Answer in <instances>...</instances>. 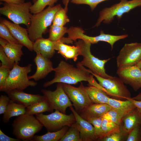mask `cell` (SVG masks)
Returning <instances> with one entry per match:
<instances>
[{"instance_id": "9c48e42d", "label": "cell", "mask_w": 141, "mask_h": 141, "mask_svg": "<svg viewBox=\"0 0 141 141\" xmlns=\"http://www.w3.org/2000/svg\"><path fill=\"white\" fill-rule=\"evenodd\" d=\"M36 117L49 132L57 131L65 126L71 127L76 121L73 113L66 115L57 110L48 115H37Z\"/></svg>"}, {"instance_id": "7bdbcfd3", "label": "cell", "mask_w": 141, "mask_h": 141, "mask_svg": "<svg viewBox=\"0 0 141 141\" xmlns=\"http://www.w3.org/2000/svg\"><path fill=\"white\" fill-rule=\"evenodd\" d=\"M20 139L16 138H13L9 137L5 134L0 129V141H20Z\"/></svg>"}, {"instance_id": "6da1fadb", "label": "cell", "mask_w": 141, "mask_h": 141, "mask_svg": "<svg viewBox=\"0 0 141 141\" xmlns=\"http://www.w3.org/2000/svg\"><path fill=\"white\" fill-rule=\"evenodd\" d=\"M77 67L63 60L60 61L57 66L54 68V78L45 83L44 87L49 86L56 83H60L69 84H75L82 81L90 83L94 78L93 76L87 71L84 67L78 62Z\"/></svg>"}, {"instance_id": "603a6c76", "label": "cell", "mask_w": 141, "mask_h": 141, "mask_svg": "<svg viewBox=\"0 0 141 141\" xmlns=\"http://www.w3.org/2000/svg\"><path fill=\"white\" fill-rule=\"evenodd\" d=\"M26 108L22 105L15 102L11 100L4 113L3 114L2 120L3 122L8 123L10 118L25 114Z\"/></svg>"}, {"instance_id": "7a4b0ae2", "label": "cell", "mask_w": 141, "mask_h": 141, "mask_svg": "<svg viewBox=\"0 0 141 141\" xmlns=\"http://www.w3.org/2000/svg\"><path fill=\"white\" fill-rule=\"evenodd\" d=\"M61 7L60 4L52 7L48 6L43 11L32 15L27 29L29 38L32 42L42 38L43 34H45L48 27L52 23L55 14Z\"/></svg>"}, {"instance_id": "816d5d0a", "label": "cell", "mask_w": 141, "mask_h": 141, "mask_svg": "<svg viewBox=\"0 0 141 141\" xmlns=\"http://www.w3.org/2000/svg\"><path fill=\"white\" fill-rule=\"evenodd\" d=\"M23 0V1H24V0Z\"/></svg>"}, {"instance_id": "f546056e", "label": "cell", "mask_w": 141, "mask_h": 141, "mask_svg": "<svg viewBox=\"0 0 141 141\" xmlns=\"http://www.w3.org/2000/svg\"><path fill=\"white\" fill-rule=\"evenodd\" d=\"M101 126L104 137L112 133L120 131V126L111 120L103 117Z\"/></svg>"}, {"instance_id": "8fae6325", "label": "cell", "mask_w": 141, "mask_h": 141, "mask_svg": "<svg viewBox=\"0 0 141 141\" xmlns=\"http://www.w3.org/2000/svg\"><path fill=\"white\" fill-rule=\"evenodd\" d=\"M40 91L49 103L52 111L55 110L66 114L67 108L73 106L64 90L61 83H57L54 91L42 89Z\"/></svg>"}, {"instance_id": "836d02e7", "label": "cell", "mask_w": 141, "mask_h": 141, "mask_svg": "<svg viewBox=\"0 0 141 141\" xmlns=\"http://www.w3.org/2000/svg\"><path fill=\"white\" fill-rule=\"evenodd\" d=\"M60 141H81L80 132L75 127L71 126Z\"/></svg>"}, {"instance_id": "44dd1931", "label": "cell", "mask_w": 141, "mask_h": 141, "mask_svg": "<svg viewBox=\"0 0 141 141\" xmlns=\"http://www.w3.org/2000/svg\"><path fill=\"white\" fill-rule=\"evenodd\" d=\"M56 42L48 38H42L36 40L33 43V50L36 53L40 54L44 58H51L55 53L54 46Z\"/></svg>"}, {"instance_id": "ee69618b", "label": "cell", "mask_w": 141, "mask_h": 141, "mask_svg": "<svg viewBox=\"0 0 141 141\" xmlns=\"http://www.w3.org/2000/svg\"><path fill=\"white\" fill-rule=\"evenodd\" d=\"M129 99L133 102L136 108L141 113V101H139L132 99L131 98Z\"/></svg>"}, {"instance_id": "e0dca14e", "label": "cell", "mask_w": 141, "mask_h": 141, "mask_svg": "<svg viewBox=\"0 0 141 141\" xmlns=\"http://www.w3.org/2000/svg\"><path fill=\"white\" fill-rule=\"evenodd\" d=\"M10 99L21 104L26 108L31 105L45 99L44 96L25 92L23 90H15L7 93Z\"/></svg>"}, {"instance_id": "4dcf8cb0", "label": "cell", "mask_w": 141, "mask_h": 141, "mask_svg": "<svg viewBox=\"0 0 141 141\" xmlns=\"http://www.w3.org/2000/svg\"><path fill=\"white\" fill-rule=\"evenodd\" d=\"M81 117L93 126L96 135L98 139V140L100 141L104 137V134L101 126L102 117L97 118L86 116Z\"/></svg>"}, {"instance_id": "d4e9b609", "label": "cell", "mask_w": 141, "mask_h": 141, "mask_svg": "<svg viewBox=\"0 0 141 141\" xmlns=\"http://www.w3.org/2000/svg\"><path fill=\"white\" fill-rule=\"evenodd\" d=\"M89 96L93 103L108 104L109 96L101 89L93 86L85 87Z\"/></svg>"}, {"instance_id": "e575fe53", "label": "cell", "mask_w": 141, "mask_h": 141, "mask_svg": "<svg viewBox=\"0 0 141 141\" xmlns=\"http://www.w3.org/2000/svg\"><path fill=\"white\" fill-rule=\"evenodd\" d=\"M125 116L123 113L112 108L105 114L103 117L111 120L120 126L122 119Z\"/></svg>"}, {"instance_id": "b9f144b4", "label": "cell", "mask_w": 141, "mask_h": 141, "mask_svg": "<svg viewBox=\"0 0 141 141\" xmlns=\"http://www.w3.org/2000/svg\"><path fill=\"white\" fill-rule=\"evenodd\" d=\"M11 100L8 96L1 95L0 96V114H3L6 111Z\"/></svg>"}, {"instance_id": "2e32d148", "label": "cell", "mask_w": 141, "mask_h": 141, "mask_svg": "<svg viewBox=\"0 0 141 141\" xmlns=\"http://www.w3.org/2000/svg\"><path fill=\"white\" fill-rule=\"evenodd\" d=\"M1 22L7 27L12 36L20 44L30 51H33L34 42L29 38L27 29L21 27L18 24L12 22L6 19L2 20Z\"/></svg>"}, {"instance_id": "7c38bea8", "label": "cell", "mask_w": 141, "mask_h": 141, "mask_svg": "<svg viewBox=\"0 0 141 141\" xmlns=\"http://www.w3.org/2000/svg\"><path fill=\"white\" fill-rule=\"evenodd\" d=\"M141 60V43L125 44L116 59L118 68L137 65Z\"/></svg>"}, {"instance_id": "74e56055", "label": "cell", "mask_w": 141, "mask_h": 141, "mask_svg": "<svg viewBox=\"0 0 141 141\" xmlns=\"http://www.w3.org/2000/svg\"><path fill=\"white\" fill-rule=\"evenodd\" d=\"M73 4H85L89 5L91 10H93L97 5L103 1L108 0H69Z\"/></svg>"}, {"instance_id": "d6986e66", "label": "cell", "mask_w": 141, "mask_h": 141, "mask_svg": "<svg viewBox=\"0 0 141 141\" xmlns=\"http://www.w3.org/2000/svg\"><path fill=\"white\" fill-rule=\"evenodd\" d=\"M67 42V38L63 37L62 39L56 42L54 49L66 60L72 59L75 61L78 59V56L81 55L80 47L77 45L71 46L64 44Z\"/></svg>"}, {"instance_id": "ab89813d", "label": "cell", "mask_w": 141, "mask_h": 141, "mask_svg": "<svg viewBox=\"0 0 141 141\" xmlns=\"http://www.w3.org/2000/svg\"><path fill=\"white\" fill-rule=\"evenodd\" d=\"M10 69L8 67L1 66L0 67V89L3 86L8 77Z\"/></svg>"}, {"instance_id": "484cf974", "label": "cell", "mask_w": 141, "mask_h": 141, "mask_svg": "<svg viewBox=\"0 0 141 141\" xmlns=\"http://www.w3.org/2000/svg\"><path fill=\"white\" fill-rule=\"evenodd\" d=\"M23 46L20 44L8 42L3 47L5 54L8 57L15 63L18 64L23 54L22 50Z\"/></svg>"}, {"instance_id": "83f0119b", "label": "cell", "mask_w": 141, "mask_h": 141, "mask_svg": "<svg viewBox=\"0 0 141 141\" xmlns=\"http://www.w3.org/2000/svg\"><path fill=\"white\" fill-rule=\"evenodd\" d=\"M46 111L52 112L49 103L45 99L26 108L25 114L36 115Z\"/></svg>"}, {"instance_id": "c3c4849f", "label": "cell", "mask_w": 141, "mask_h": 141, "mask_svg": "<svg viewBox=\"0 0 141 141\" xmlns=\"http://www.w3.org/2000/svg\"><path fill=\"white\" fill-rule=\"evenodd\" d=\"M132 99L139 101H141V92L139 93L137 96L131 98Z\"/></svg>"}, {"instance_id": "f6af8a7d", "label": "cell", "mask_w": 141, "mask_h": 141, "mask_svg": "<svg viewBox=\"0 0 141 141\" xmlns=\"http://www.w3.org/2000/svg\"><path fill=\"white\" fill-rule=\"evenodd\" d=\"M1 1H3L8 3L19 4L24 2L22 0H0Z\"/></svg>"}, {"instance_id": "4fadbf2b", "label": "cell", "mask_w": 141, "mask_h": 141, "mask_svg": "<svg viewBox=\"0 0 141 141\" xmlns=\"http://www.w3.org/2000/svg\"><path fill=\"white\" fill-rule=\"evenodd\" d=\"M62 84L64 91L78 113H81L87 106L93 103L82 82L78 87L66 84Z\"/></svg>"}, {"instance_id": "8992f818", "label": "cell", "mask_w": 141, "mask_h": 141, "mask_svg": "<svg viewBox=\"0 0 141 141\" xmlns=\"http://www.w3.org/2000/svg\"><path fill=\"white\" fill-rule=\"evenodd\" d=\"M141 6V0H121L110 7L104 8L99 13V16L95 27H98L102 22L109 24L116 16L120 19L125 13L137 7Z\"/></svg>"}, {"instance_id": "cb8c5ba5", "label": "cell", "mask_w": 141, "mask_h": 141, "mask_svg": "<svg viewBox=\"0 0 141 141\" xmlns=\"http://www.w3.org/2000/svg\"><path fill=\"white\" fill-rule=\"evenodd\" d=\"M108 104L112 109L120 111L125 115L136 108L129 98L127 100H121L109 98Z\"/></svg>"}, {"instance_id": "30bf717a", "label": "cell", "mask_w": 141, "mask_h": 141, "mask_svg": "<svg viewBox=\"0 0 141 141\" xmlns=\"http://www.w3.org/2000/svg\"><path fill=\"white\" fill-rule=\"evenodd\" d=\"M84 31L82 28L77 27H71L67 29V32L68 35V38L73 41H76L77 39H81L91 44H96L100 41L104 42L110 45L111 50L113 49L114 45L116 42L128 36L127 34L114 35L106 34L103 31H101L98 36L91 37L84 34Z\"/></svg>"}, {"instance_id": "bcb514c9", "label": "cell", "mask_w": 141, "mask_h": 141, "mask_svg": "<svg viewBox=\"0 0 141 141\" xmlns=\"http://www.w3.org/2000/svg\"><path fill=\"white\" fill-rule=\"evenodd\" d=\"M8 42L5 39L1 38H0V45L2 47H4L8 43Z\"/></svg>"}, {"instance_id": "52a82bcc", "label": "cell", "mask_w": 141, "mask_h": 141, "mask_svg": "<svg viewBox=\"0 0 141 141\" xmlns=\"http://www.w3.org/2000/svg\"><path fill=\"white\" fill-rule=\"evenodd\" d=\"M32 4L30 1L19 4L5 3L0 8V13L13 23L18 24H23L28 28L32 15L30 12Z\"/></svg>"}, {"instance_id": "f1b7e54d", "label": "cell", "mask_w": 141, "mask_h": 141, "mask_svg": "<svg viewBox=\"0 0 141 141\" xmlns=\"http://www.w3.org/2000/svg\"><path fill=\"white\" fill-rule=\"evenodd\" d=\"M67 29L64 26H58L52 24L50 26L48 39L54 42L62 39L67 33Z\"/></svg>"}, {"instance_id": "681fc988", "label": "cell", "mask_w": 141, "mask_h": 141, "mask_svg": "<svg viewBox=\"0 0 141 141\" xmlns=\"http://www.w3.org/2000/svg\"><path fill=\"white\" fill-rule=\"evenodd\" d=\"M137 66L141 70V60L137 64Z\"/></svg>"}, {"instance_id": "ffe728a7", "label": "cell", "mask_w": 141, "mask_h": 141, "mask_svg": "<svg viewBox=\"0 0 141 141\" xmlns=\"http://www.w3.org/2000/svg\"><path fill=\"white\" fill-rule=\"evenodd\" d=\"M141 125V113L136 108L123 117L120 126L124 136L128 135L133 128Z\"/></svg>"}, {"instance_id": "d6a6232c", "label": "cell", "mask_w": 141, "mask_h": 141, "mask_svg": "<svg viewBox=\"0 0 141 141\" xmlns=\"http://www.w3.org/2000/svg\"><path fill=\"white\" fill-rule=\"evenodd\" d=\"M67 11L62 7L58 10L54 17L52 24L60 26H63L69 22V19L67 14Z\"/></svg>"}, {"instance_id": "5bb4252c", "label": "cell", "mask_w": 141, "mask_h": 141, "mask_svg": "<svg viewBox=\"0 0 141 141\" xmlns=\"http://www.w3.org/2000/svg\"><path fill=\"white\" fill-rule=\"evenodd\" d=\"M116 73L124 84L130 86L135 91L141 88V70L137 65L118 68Z\"/></svg>"}, {"instance_id": "f35d334b", "label": "cell", "mask_w": 141, "mask_h": 141, "mask_svg": "<svg viewBox=\"0 0 141 141\" xmlns=\"http://www.w3.org/2000/svg\"><path fill=\"white\" fill-rule=\"evenodd\" d=\"M140 126H139L135 127L129 133L126 141H141V129Z\"/></svg>"}, {"instance_id": "60d3db41", "label": "cell", "mask_w": 141, "mask_h": 141, "mask_svg": "<svg viewBox=\"0 0 141 141\" xmlns=\"http://www.w3.org/2000/svg\"><path fill=\"white\" fill-rule=\"evenodd\" d=\"M123 136L121 131L114 132L103 137L100 141H120Z\"/></svg>"}, {"instance_id": "3957f363", "label": "cell", "mask_w": 141, "mask_h": 141, "mask_svg": "<svg viewBox=\"0 0 141 141\" xmlns=\"http://www.w3.org/2000/svg\"><path fill=\"white\" fill-rule=\"evenodd\" d=\"M11 126L15 138L24 141H31L43 126L36 117L25 114L16 116Z\"/></svg>"}, {"instance_id": "d590c367", "label": "cell", "mask_w": 141, "mask_h": 141, "mask_svg": "<svg viewBox=\"0 0 141 141\" xmlns=\"http://www.w3.org/2000/svg\"><path fill=\"white\" fill-rule=\"evenodd\" d=\"M0 36L1 38L5 39L9 42L20 44L12 36L7 27L1 22L0 23Z\"/></svg>"}, {"instance_id": "f907efd6", "label": "cell", "mask_w": 141, "mask_h": 141, "mask_svg": "<svg viewBox=\"0 0 141 141\" xmlns=\"http://www.w3.org/2000/svg\"><path fill=\"white\" fill-rule=\"evenodd\" d=\"M37 0H32L33 3L35 2Z\"/></svg>"}, {"instance_id": "9a60e30c", "label": "cell", "mask_w": 141, "mask_h": 141, "mask_svg": "<svg viewBox=\"0 0 141 141\" xmlns=\"http://www.w3.org/2000/svg\"><path fill=\"white\" fill-rule=\"evenodd\" d=\"M73 106L69 108L75 117L76 121L72 126L75 127L79 130L81 141L98 140L94 127L83 118Z\"/></svg>"}, {"instance_id": "8d00e7d4", "label": "cell", "mask_w": 141, "mask_h": 141, "mask_svg": "<svg viewBox=\"0 0 141 141\" xmlns=\"http://www.w3.org/2000/svg\"><path fill=\"white\" fill-rule=\"evenodd\" d=\"M0 60L1 62V66L8 67L11 69L15 62L10 59L5 54L3 48L0 46Z\"/></svg>"}, {"instance_id": "ba28073f", "label": "cell", "mask_w": 141, "mask_h": 141, "mask_svg": "<svg viewBox=\"0 0 141 141\" xmlns=\"http://www.w3.org/2000/svg\"><path fill=\"white\" fill-rule=\"evenodd\" d=\"M86 70L95 77L102 87L101 90L112 98L125 100L131 98L130 91L119 77L104 78L93 73L89 69Z\"/></svg>"}, {"instance_id": "ac0fdd59", "label": "cell", "mask_w": 141, "mask_h": 141, "mask_svg": "<svg viewBox=\"0 0 141 141\" xmlns=\"http://www.w3.org/2000/svg\"><path fill=\"white\" fill-rule=\"evenodd\" d=\"M37 67L35 73L28 76L29 79H33L37 81L45 77L50 72L54 71L52 62L50 59L44 58L40 54L37 53L33 60Z\"/></svg>"}, {"instance_id": "1f68e13d", "label": "cell", "mask_w": 141, "mask_h": 141, "mask_svg": "<svg viewBox=\"0 0 141 141\" xmlns=\"http://www.w3.org/2000/svg\"><path fill=\"white\" fill-rule=\"evenodd\" d=\"M58 0H37L30 8V12L33 14L40 12L47 6L52 7Z\"/></svg>"}, {"instance_id": "5b68a950", "label": "cell", "mask_w": 141, "mask_h": 141, "mask_svg": "<svg viewBox=\"0 0 141 141\" xmlns=\"http://www.w3.org/2000/svg\"><path fill=\"white\" fill-rule=\"evenodd\" d=\"M75 44L80 47L83 60L80 62L82 65L88 68L93 73L102 78L107 79L111 77L106 73L105 68V64L111 58L101 60L95 57L91 52V44L81 39H79Z\"/></svg>"}, {"instance_id": "277c9868", "label": "cell", "mask_w": 141, "mask_h": 141, "mask_svg": "<svg viewBox=\"0 0 141 141\" xmlns=\"http://www.w3.org/2000/svg\"><path fill=\"white\" fill-rule=\"evenodd\" d=\"M32 66L30 64L26 66L21 67L15 63L0 91L7 93L13 90H23L28 87L36 86L37 83L30 80L27 75L31 71Z\"/></svg>"}, {"instance_id": "7dc6e473", "label": "cell", "mask_w": 141, "mask_h": 141, "mask_svg": "<svg viewBox=\"0 0 141 141\" xmlns=\"http://www.w3.org/2000/svg\"><path fill=\"white\" fill-rule=\"evenodd\" d=\"M69 1V0H62V2L65 6L64 9L67 11L68 10V6Z\"/></svg>"}, {"instance_id": "4316f807", "label": "cell", "mask_w": 141, "mask_h": 141, "mask_svg": "<svg viewBox=\"0 0 141 141\" xmlns=\"http://www.w3.org/2000/svg\"><path fill=\"white\" fill-rule=\"evenodd\" d=\"M65 126L60 130L48 132L42 135H35L31 141H58L68 130L69 127Z\"/></svg>"}, {"instance_id": "7402d4cb", "label": "cell", "mask_w": 141, "mask_h": 141, "mask_svg": "<svg viewBox=\"0 0 141 141\" xmlns=\"http://www.w3.org/2000/svg\"><path fill=\"white\" fill-rule=\"evenodd\" d=\"M112 108L108 104L93 103L84 109L80 115L81 117H103Z\"/></svg>"}]
</instances>
